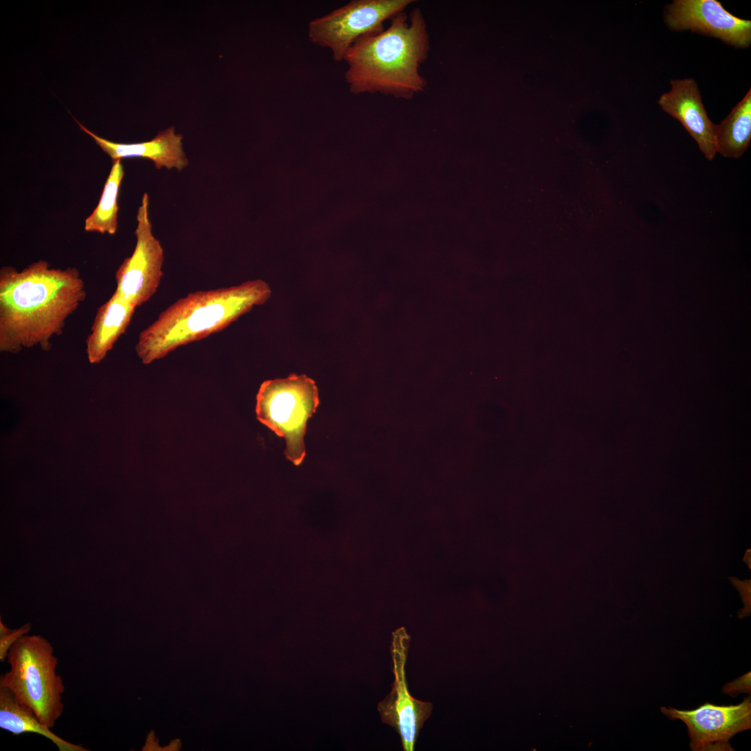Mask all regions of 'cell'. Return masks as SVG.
<instances>
[{"instance_id":"cell-10","label":"cell","mask_w":751,"mask_h":751,"mask_svg":"<svg viewBox=\"0 0 751 751\" xmlns=\"http://www.w3.org/2000/svg\"><path fill=\"white\" fill-rule=\"evenodd\" d=\"M663 16L674 31L704 34L736 48L751 45V21L733 15L716 0H674L665 6Z\"/></svg>"},{"instance_id":"cell-13","label":"cell","mask_w":751,"mask_h":751,"mask_svg":"<svg viewBox=\"0 0 751 751\" xmlns=\"http://www.w3.org/2000/svg\"><path fill=\"white\" fill-rule=\"evenodd\" d=\"M136 308L115 291L98 308L86 340V352L90 363H99L113 348L126 332Z\"/></svg>"},{"instance_id":"cell-5","label":"cell","mask_w":751,"mask_h":751,"mask_svg":"<svg viewBox=\"0 0 751 751\" xmlns=\"http://www.w3.org/2000/svg\"><path fill=\"white\" fill-rule=\"evenodd\" d=\"M318 404L315 382L305 375L266 380L257 394V419L285 439L284 455L295 465L305 456L307 421Z\"/></svg>"},{"instance_id":"cell-15","label":"cell","mask_w":751,"mask_h":751,"mask_svg":"<svg viewBox=\"0 0 751 751\" xmlns=\"http://www.w3.org/2000/svg\"><path fill=\"white\" fill-rule=\"evenodd\" d=\"M751 140V90L732 109L728 115L714 126L716 153L724 157L738 159L750 146Z\"/></svg>"},{"instance_id":"cell-6","label":"cell","mask_w":751,"mask_h":751,"mask_svg":"<svg viewBox=\"0 0 751 751\" xmlns=\"http://www.w3.org/2000/svg\"><path fill=\"white\" fill-rule=\"evenodd\" d=\"M413 0H353L312 19L307 35L314 45L330 50L332 58L343 61L360 39L385 29L384 22L404 12Z\"/></svg>"},{"instance_id":"cell-17","label":"cell","mask_w":751,"mask_h":751,"mask_svg":"<svg viewBox=\"0 0 751 751\" xmlns=\"http://www.w3.org/2000/svg\"><path fill=\"white\" fill-rule=\"evenodd\" d=\"M30 626L26 624L17 629H10L0 622V661H5L11 646L22 636L30 630Z\"/></svg>"},{"instance_id":"cell-18","label":"cell","mask_w":751,"mask_h":751,"mask_svg":"<svg viewBox=\"0 0 751 751\" xmlns=\"http://www.w3.org/2000/svg\"><path fill=\"white\" fill-rule=\"evenodd\" d=\"M751 672H748L739 677L733 681L727 683L722 687V693L732 697H736L740 693H751Z\"/></svg>"},{"instance_id":"cell-4","label":"cell","mask_w":751,"mask_h":751,"mask_svg":"<svg viewBox=\"0 0 751 751\" xmlns=\"http://www.w3.org/2000/svg\"><path fill=\"white\" fill-rule=\"evenodd\" d=\"M6 659L10 670L1 675L0 686L43 724L54 727L63 712L65 685L56 674L52 645L40 635H24L11 646Z\"/></svg>"},{"instance_id":"cell-12","label":"cell","mask_w":751,"mask_h":751,"mask_svg":"<svg viewBox=\"0 0 751 751\" xmlns=\"http://www.w3.org/2000/svg\"><path fill=\"white\" fill-rule=\"evenodd\" d=\"M80 129L91 136L101 149L112 161L129 157H143L152 160L155 168L161 170L176 168L181 171L188 164L183 150L182 135L175 134V127H170L160 131L150 141L138 143L123 144L114 143L95 134L76 119Z\"/></svg>"},{"instance_id":"cell-19","label":"cell","mask_w":751,"mask_h":751,"mask_svg":"<svg viewBox=\"0 0 751 751\" xmlns=\"http://www.w3.org/2000/svg\"><path fill=\"white\" fill-rule=\"evenodd\" d=\"M732 579L734 580L731 581L740 591L744 604L743 609L738 613V617L742 618L749 615L750 613V581H740L735 578Z\"/></svg>"},{"instance_id":"cell-9","label":"cell","mask_w":751,"mask_h":751,"mask_svg":"<svg viewBox=\"0 0 751 751\" xmlns=\"http://www.w3.org/2000/svg\"><path fill=\"white\" fill-rule=\"evenodd\" d=\"M660 709L670 719L686 724L693 751L734 750L729 739L751 727L750 696L734 705L705 702L692 710L665 706Z\"/></svg>"},{"instance_id":"cell-11","label":"cell","mask_w":751,"mask_h":751,"mask_svg":"<svg viewBox=\"0 0 751 751\" xmlns=\"http://www.w3.org/2000/svg\"><path fill=\"white\" fill-rule=\"evenodd\" d=\"M671 88L663 93L658 104L663 111L680 122L696 141L706 159L716 155L714 126L707 115L696 81L691 78L672 79Z\"/></svg>"},{"instance_id":"cell-8","label":"cell","mask_w":751,"mask_h":751,"mask_svg":"<svg viewBox=\"0 0 751 751\" xmlns=\"http://www.w3.org/2000/svg\"><path fill=\"white\" fill-rule=\"evenodd\" d=\"M410 636L401 627L392 633L391 655L394 681L391 692L378 705L382 722L398 734L404 751H413L419 731L429 718L430 702L414 698L410 693L405 676Z\"/></svg>"},{"instance_id":"cell-1","label":"cell","mask_w":751,"mask_h":751,"mask_svg":"<svg viewBox=\"0 0 751 751\" xmlns=\"http://www.w3.org/2000/svg\"><path fill=\"white\" fill-rule=\"evenodd\" d=\"M86 297L84 282L74 267L51 268L40 259L18 271L0 269V351L17 353L39 346L63 332L66 321Z\"/></svg>"},{"instance_id":"cell-7","label":"cell","mask_w":751,"mask_h":751,"mask_svg":"<svg viewBox=\"0 0 751 751\" xmlns=\"http://www.w3.org/2000/svg\"><path fill=\"white\" fill-rule=\"evenodd\" d=\"M136 243L132 255L124 259L115 273V292L136 307L156 293L163 276V250L152 234L149 217V195L145 193L136 213Z\"/></svg>"},{"instance_id":"cell-2","label":"cell","mask_w":751,"mask_h":751,"mask_svg":"<svg viewBox=\"0 0 751 751\" xmlns=\"http://www.w3.org/2000/svg\"><path fill=\"white\" fill-rule=\"evenodd\" d=\"M430 50L429 34L421 10L402 12L383 31L358 40L344 61L349 91L354 95L380 93L409 99L424 92L421 65Z\"/></svg>"},{"instance_id":"cell-3","label":"cell","mask_w":751,"mask_h":751,"mask_svg":"<svg viewBox=\"0 0 751 751\" xmlns=\"http://www.w3.org/2000/svg\"><path fill=\"white\" fill-rule=\"evenodd\" d=\"M264 281L190 293L178 299L138 336L135 350L143 364L165 357L184 345L227 328L270 297Z\"/></svg>"},{"instance_id":"cell-16","label":"cell","mask_w":751,"mask_h":751,"mask_svg":"<svg viewBox=\"0 0 751 751\" xmlns=\"http://www.w3.org/2000/svg\"><path fill=\"white\" fill-rule=\"evenodd\" d=\"M124 175L121 159L113 161L99 202L92 213L86 219V232L115 234L118 228V196Z\"/></svg>"},{"instance_id":"cell-14","label":"cell","mask_w":751,"mask_h":751,"mask_svg":"<svg viewBox=\"0 0 751 751\" xmlns=\"http://www.w3.org/2000/svg\"><path fill=\"white\" fill-rule=\"evenodd\" d=\"M0 727L14 735L24 733L40 734L51 741L59 751L88 750L54 734L31 710L22 705L10 691L2 686H0Z\"/></svg>"}]
</instances>
